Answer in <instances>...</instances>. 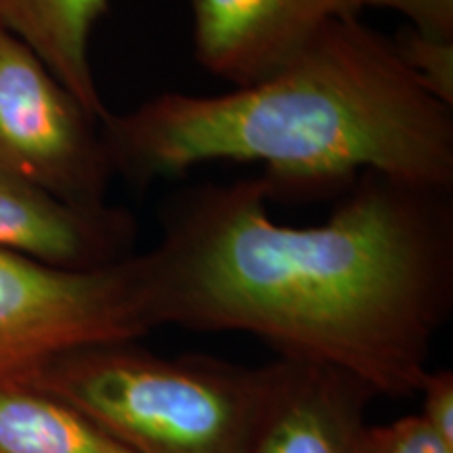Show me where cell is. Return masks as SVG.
<instances>
[{
  "label": "cell",
  "instance_id": "cell-1",
  "mask_svg": "<svg viewBox=\"0 0 453 453\" xmlns=\"http://www.w3.org/2000/svg\"><path fill=\"white\" fill-rule=\"evenodd\" d=\"M269 200L252 177L166 203L160 242L134 254L151 330L250 334L373 396L418 395L453 309L451 191L364 173L304 226L271 219Z\"/></svg>",
  "mask_w": 453,
  "mask_h": 453
},
{
  "label": "cell",
  "instance_id": "cell-2",
  "mask_svg": "<svg viewBox=\"0 0 453 453\" xmlns=\"http://www.w3.org/2000/svg\"><path fill=\"white\" fill-rule=\"evenodd\" d=\"M101 134L113 174L139 187L242 162L263 164L271 197L350 187L364 173L453 189V110L359 15L330 21L263 81L220 95L160 93L107 113Z\"/></svg>",
  "mask_w": 453,
  "mask_h": 453
},
{
  "label": "cell",
  "instance_id": "cell-3",
  "mask_svg": "<svg viewBox=\"0 0 453 453\" xmlns=\"http://www.w3.org/2000/svg\"><path fill=\"white\" fill-rule=\"evenodd\" d=\"M269 382V364L170 359L118 340L67 350L15 384L73 405L133 453H248Z\"/></svg>",
  "mask_w": 453,
  "mask_h": 453
},
{
  "label": "cell",
  "instance_id": "cell-4",
  "mask_svg": "<svg viewBox=\"0 0 453 453\" xmlns=\"http://www.w3.org/2000/svg\"><path fill=\"white\" fill-rule=\"evenodd\" d=\"M134 254L104 269H59L0 250V384L67 350L150 334Z\"/></svg>",
  "mask_w": 453,
  "mask_h": 453
},
{
  "label": "cell",
  "instance_id": "cell-5",
  "mask_svg": "<svg viewBox=\"0 0 453 453\" xmlns=\"http://www.w3.org/2000/svg\"><path fill=\"white\" fill-rule=\"evenodd\" d=\"M0 168L76 206H104L116 177L99 120L3 27Z\"/></svg>",
  "mask_w": 453,
  "mask_h": 453
},
{
  "label": "cell",
  "instance_id": "cell-6",
  "mask_svg": "<svg viewBox=\"0 0 453 453\" xmlns=\"http://www.w3.org/2000/svg\"><path fill=\"white\" fill-rule=\"evenodd\" d=\"M347 0H191L197 64L231 87H248L290 64Z\"/></svg>",
  "mask_w": 453,
  "mask_h": 453
},
{
  "label": "cell",
  "instance_id": "cell-7",
  "mask_svg": "<svg viewBox=\"0 0 453 453\" xmlns=\"http://www.w3.org/2000/svg\"><path fill=\"white\" fill-rule=\"evenodd\" d=\"M127 208L76 206L0 168V250L59 269H104L133 257Z\"/></svg>",
  "mask_w": 453,
  "mask_h": 453
},
{
  "label": "cell",
  "instance_id": "cell-8",
  "mask_svg": "<svg viewBox=\"0 0 453 453\" xmlns=\"http://www.w3.org/2000/svg\"><path fill=\"white\" fill-rule=\"evenodd\" d=\"M265 410L248 453H364L372 393L347 373L304 361L269 364Z\"/></svg>",
  "mask_w": 453,
  "mask_h": 453
},
{
  "label": "cell",
  "instance_id": "cell-9",
  "mask_svg": "<svg viewBox=\"0 0 453 453\" xmlns=\"http://www.w3.org/2000/svg\"><path fill=\"white\" fill-rule=\"evenodd\" d=\"M110 0H0V27L13 34L99 124L107 105L101 99L90 41Z\"/></svg>",
  "mask_w": 453,
  "mask_h": 453
},
{
  "label": "cell",
  "instance_id": "cell-10",
  "mask_svg": "<svg viewBox=\"0 0 453 453\" xmlns=\"http://www.w3.org/2000/svg\"><path fill=\"white\" fill-rule=\"evenodd\" d=\"M0 453H133L81 410L26 384H0Z\"/></svg>",
  "mask_w": 453,
  "mask_h": 453
},
{
  "label": "cell",
  "instance_id": "cell-11",
  "mask_svg": "<svg viewBox=\"0 0 453 453\" xmlns=\"http://www.w3.org/2000/svg\"><path fill=\"white\" fill-rule=\"evenodd\" d=\"M393 44L418 87L453 110V41L403 27Z\"/></svg>",
  "mask_w": 453,
  "mask_h": 453
},
{
  "label": "cell",
  "instance_id": "cell-12",
  "mask_svg": "<svg viewBox=\"0 0 453 453\" xmlns=\"http://www.w3.org/2000/svg\"><path fill=\"white\" fill-rule=\"evenodd\" d=\"M364 453H453L418 413L387 424H367Z\"/></svg>",
  "mask_w": 453,
  "mask_h": 453
},
{
  "label": "cell",
  "instance_id": "cell-13",
  "mask_svg": "<svg viewBox=\"0 0 453 453\" xmlns=\"http://www.w3.org/2000/svg\"><path fill=\"white\" fill-rule=\"evenodd\" d=\"M350 15L364 9H388L405 15L410 27L453 41V0H347Z\"/></svg>",
  "mask_w": 453,
  "mask_h": 453
},
{
  "label": "cell",
  "instance_id": "cell-14",
  "mask_svg": "<svg viewBox=\"0 0 453 453\" xmlns=\"http://www.w3.org/2000/svg\"><path fill=\"white\" fill-rule=\"evenodd\" d=\"M418 395L422 396L418 416L443 443L453 447V372L430 370Z\"/></svg>",
  "mask_w": 453,
  "mask_h": 453
}]
</instances>
